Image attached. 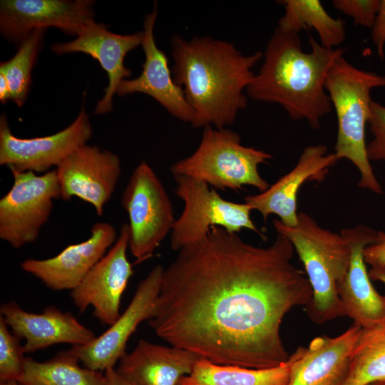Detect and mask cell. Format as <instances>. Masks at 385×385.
I'll list each match as a JSON object with an SVG mask.
<instances>
[{"label": "cell", "mask_w": 385, "mask_h": 385, "mask_svg": "<svg viewBox=\"0 0 385 385\" xmlns=\"http://www.w3.org/2000/svg\"><path fill=\"white\" fill-rule=\"evenodd\" d=\"M277 233L260 247L213 227L205 240L180 249L164 270L148 321L156 335L217 364L262 369L286 362L282 319L306 307L312 290L292 262L291 242Z\"/></svg>", "instance_id": "cell-1"}, {"label": "cell", "mask_w": 385, "mask_h": 385, "mask_svg": "<svg viewBox=\"0 0 385 385\" xmlns=\"http://www.w3.org/2000/svg\"><path fill=\"white\" fill-rule=\"evenodd\" d=\"M172 75L182 87L194 114L193 128H225L247 106V90L262 58L257 51L243 55L232 43L210 36L171 39Z\"/></svg>", "instance_id": "cell-2"}, {"label": "cell", "mask_w": 385, "mask_h": 385, "mask_svg": "<svg viewBox=\"0 0 385 385\" xmlns=\"http://www.w3.org/2000/svg\"><path fill=\"white\" fill-rule=\"evenodd\" d=\"M310 52L302 50L299 34L279 28L265 51L264 61L246 90L253 101L280 105L294 120H305L313 129L332 110L325 90L327 73L346 49L327 48L310 37Z\"/></svg>", "instance_id": "cell-3"}, {"label": "cell", "mask_w": 385, "mask_h": 385, "mask_svg": "<svg viewBox=\"0 0 385 385\" xmlns=\"http://www.w3.org/2000/svg\"><path fill=\"white\" fill-rule=\"evenodd\" d=\"M273 225L291 242L304 266L312 290V299L305 307L311 320L322 324L345 316L337 288L350 262L351 249L346 237L322 227L304 212L298 213L294 227L277 219Z\"/></svg>", "instance_id": "cell-4"}, {"label": "cell", "mask_w": 385, "mask_h": 385, "mask_svg": "<svg viewBox=\"0 0 385 385\" xmlns=\"http://www.w3.org/2000/svg\"><path fill=\"white\" fill-rule=\"evenodd\" d=\"M385 86V76L364 71L341 56L332 65L324 88L335 109L337 135L334 152L338 160H349L357 168L358 186L383 192L367 155L366 125L370 115L372 89Z\"/></svg>", "instance_id": "cell-5"}, {"label": "cell", "mask_w": 385, "mask_h": 385, "mask_svg": "<svg viewBox=\"0 0 385 385\" xmlns=\"http://www.w3.org/2000/svg\"><path fill=\"white\" fill-rule=\"evenodd\" d=\"M272 158L264 150L242 145L238 133L207 126L194 153L173 164L170 170L173 176H188L222 190L250 185L262 192L270 185L258 168Z\"/></svg>", "instance_id": "cell-6"}, {"label": "cell", "mask_w": 385, "mask_h": 385, "mask_svg": "<svg viewBox=\"0 0 385 385\" xmlns=\"http://www.w3.org/2000/svg\"><path fill=\"white\" fill-rule=\"evenodd\" d=\"M174 178L177 184L175 193L183 201L184 208L171 230L170 246L173 250L179 251L202 241L213 227L232 233L247 229L264 236L254 224L250 217L252 210L247 203L223 199L203 181L185 175Z\"/></svg>", "instance_id": "cell-7"}, {"label": "cell", "mask_w": 385, "mask_h": 385, "mask_svg": "<svg viewBox=\"0 0 385 385\" xmlns=\"http://www.w3.org/2000/svg\"><path fill=\"white\" fill-rule=\"evenodd\" d=\"M129 222L128 248L138 262L150 257L175 222L170 199L153 169L141 161L121 196Z\"/></svg>", "instance_id": "cell-8"}, {"label": "cell", "mask_w": 385, "mask_h": 385, "mask_svg": "<svg viewBox=\"0 0 385 385\" xmlns=\"http://www.w3.org/2000/svg\"><path fill=\"white\" fill-rule=\"evenodd\" d=\"M10 170L13 184L0 199V238L19 249L38 239L61 190L56 169L42 175Z\"/></svg>", "instance_id": "cell-9"}, {"label": "cell", "mask_w": 385, "mask_h": 385, "mask_svg": "<svg viewBox=\"0 0 385 385\" xmlns=\"http://www.w3.org/2000/svg\"><path fill=\"white\" fill-rule=\"evenodd\" d=\"M92 133L84 106L68 127L52 135L31 138L14 135L4 113L0 117V165L19 172L47 173L86 144Z\"/></svg>", "instance_id": "cell-10"}, {"label": "cell", "mask_w": 385, "mask_h": 385, "mask_svg": "<svg viewBox=\"0 0 385 385\" xmlns=\"http://www.w3.org/2000/svg\"><path fill=\"white\" fill-rule=\"evenodd\" d=\"M165 268L155 265L139 283L133 297L119 317L89 343L68 349L83 366L105 372L113 369L126 353L130 336L143 322L154 315Z\"/></svg>", "instance_id": "cell-11"}, {"label": "cell", "mask_w": 385, "mask_h": 385, "mask_svg": "<svg viewBox=\"0 0 385 385\" xmlns=\"http://www.w3.org/2000/svg\"><path fill=\"white\" fill-rule=\"evenodd\" d=\"M128 242V225L124 223L113 245L70 294L80 312L91 307L95 317L108 327L120 315L121 298L133 274L127 258Z\"/></svg>", "instance_id": "cell-12"}, {"label": "cell", "mask_w": 385, "mask_h": 385, "mask_svg": "<svg viewBox=\"0 0 385 385\" xmlns=\"http://www.w3.org/2000/svg\"><path fill=\"white\" fill-rule=\"evenodd\" d=\"M56 170L61 199L78 197L91 204L101 216L115 191L121 165L112 151L86 143L69 155Z\"/></svg>", "instance_id": "cell-13"}, {"label": "cell", "mask_w": 385, "mask_h": 385, "mask_svg": "<svg viewBox=\"0 0 385 385\" xmlns=\"http://www.w3.org/2000/svg\"><path fill=\"white\" fill-rule=\"evenodd\" d=\"M93 4L91 0H1L0 33L18 45L38 29L55 27L77 36L94 20Z\"/></svg>", "instance_id": "cell-14"}, {"label": "cell", "mask_w": 385, "mask_h": 385, "mask_svg": "<svg viewBox=\"0 0 385 385\" xmlns=\"http://www.w3.org/2000/svg\"><path fill=\"white\" fill-rule=\"evenodd\" d=\"M118 236L112 225L98 222L85 241L69 245L50 258L26 259L21 267L51 289L71 291L104 257Z\"/></svg>", "instance_id": "cell-15"}, {"label": "cell", "mask_w": 385, "mask_h": 385, "mask_svg": "<svg viewBox=\"0 0 385 385\" xmlns=\"http://www.w3.org/2000/svg\"><path fill=\"white\" fill-rule=\"evenodd\" d=\"M143 32L118 34L108 30V26L90 21L68 42L54 43L51 50L57 55L82 52L96 59L107 72L108 84L103 97L94 110L98 115L109 113L113 109V98L120 83L129 78L131 70L124 64L127 53L142 44Z\"/></svg>", "instance_id": "cell-16"}, {"label": "cell", "mask_w": 385, "mask_h": 385, "mask_svg": "<svg viewBox=\"0 0 385 385\" xmlns=\"http://www.w3.org/2000/svg\"><path fill=\"white\" fill-rule=\"evenodd\" d=\"M351 249L348 271L338 285V294L345 316L362 329L385 324V296L373 287L366 270L364 250L376 239L377 231L357 225L341 231Z\"/></svg>", "instance_id": "cell-17"}, {"label": "cell", "mask_w": 385, "mask_h": 385, "mask_svg": "<svg viewBox=\"0 0 385 385\" xmlns=\"http://www.w3.org/2000/svg\"><path fill=\"white\" fill-rule=\"evenodd\" d=\"M339 160L334 153H328L324 145L307 146L294 167L265 191L245 197L252 210L258 211L267 221L276 215L284 225L294 227L298 222L297 195L308 181H322L331 167Z\"/></svg>", "instance_id": "cell-18"}, {"label": "cell", "mask_w": 385, "mask_h": 385, "mask_svg": "<svg viewBox=\"0 0 385 385\" xmlns=\"http://www.w3.org/2000/svg\"><path fill=\"white\" fill-rule=\"evenodd\" d=\"M361 328L353 324L339 336L317 337L289 356L287 385H344Z\"/></svg>", "instance_id": "cell-19"}, {"label": "cell", "mask_w": 385, "mask_h": 385, "mask_svg": "<svg viewBox=\"0 0 385 385\" xmlns=\"http://www.w3.org/2000/svg\"><path fill=\"white\" fill-rule=\"evenodd\" d=\"M158 16L157 4L145 16L142 48L145 54L143 71L133 79L123 80L116 93L124 96L134 93L150 96L178 119L192 123L194 114L188 105L182 87L173 77L166 54L156 46L154 27Z\"/></svg>", "instance_id": "cell-20"}, {"label": "cell", "mask_w": 385, "mask_h": 385, "mask_svg": "<svg viewBox=\"0 0 385 385\" xmlns=\"http://www.w3.org/2000/svg\"><path fill=\"white\" fill-rule=\"evenodd\" d=\"M0 317L11 332L25 341V354L48 348L57 344L71 346L86 344L96 334L69 312H62L53 306L46 307L41 312L23 309L16 302L4 303Z\"/></svg>", "instance_id": "cell-21"}, {"label": "cell", "mask_w": 385, "mask_h": 385, "mask_svg": "<svg viewBox=\"0 0 385 385\" xmlns=\"http://www.w3.org/2000/svg\"><path fill=\"white\" fill-rule=\"evenodd\" d=\"M202 358L189 350L140 339L119 360L117 373L132 385H178Z\"/></svg>", "instance_id": "cell-22"}, {"label": "cell", "mask_w": 385, "mask_h": 385, "mask_svg": "<svg viewBox=\"0 0 385 385\" xmlns=\"http://www.w3.org/2000/svg\"><path fill=\"white\" fill-rule=\"evenodd\" d=\"M290 359L274 367L250 369L220 365L200 358L178 385H287Z\"/></svg>", "instance_id": "cell-23"}, {"label": "cell", "mask_w": 385, "mask_h": 385, "mask_svg": "<svg viewBox=\"0 0 385 385\" xmlns=\"http://www.w3.org/2000/svg\"><path fill=\"white\" fill-rule=\"evenodd\" d=\"M69 350L38 361L26 357L19 385H109L105 373L80 365Z\"/></svg>", "instance_id": "cell-24"}, {"label": "cell", "mask_w": 385, "mask_h": 385, "mask_svg": "<svg viewBox=\"0 0 385 385\" xmlns=\"http://www.w3.org/2000/svg\"><path fill=\"white\" fill-rule=\"evenodd\" d=\"M284 14L278 21L280 30L299 34L302 29H313L319 43L327 48H336L345 39L344 22L331 16L319 0H282L278 1Z\"/></svg>", "instance_id": "cell-25"}, {"label": "cell", "mask_w": 385, "mask_h": 385, "mask_svg": "<svg viewBox=\"0 0 385 385\" xmlns=\"http://www.w3.org/2000/svg\"><path fill=\"white\" fill-rule=\"evenodd\" d=\"M385 381V324L362 329L344 385Z\"/></svg>", "instance_id": "cell-26"}, {"label": "cell", "mask_w": 385, "mask_h": 385, "mask_svg": "<svg viewBox=\"0 0 385 385\" xmlns=\"http://www.w3.org/2000/svg\"><path fill=\"white\" fill-rule=\"evenodd\" d=\"M46 29L31 31L19 44L16 53L1 62L2 73L9 86L10 100L19 107L24 105L31 83V72L42 47Z\"/></svg>", "instance_id": "cell-27"}, {"label": "cell", "mask_w": 385, "mask_h": 385, "mask_svg": "<svg viewBox=\"0 0 385 385\" xmlns=\"http://www.w3.org/2000/svg\"><path fill=\"white\" fill-rule=\"evenodd\" d=\"M9 328L0 317V381H17L26 359L20 339Z\"/></svg>", "instance_id": "cell-28"}, {"label": "cell", "mask_w": 385, "mask_h": 385, "mask_svg": "<svg viewBox=\"0 0 385 385\" xmlns=\"http://www.w3.org/2000/svg\"><path fill=\"white\" fill-rule=\"evenodd\" d=\"M373 135L372 140L366 145L370 161L385 162V106L371 101L368 120Z\"/></svg>", "instance_id": "cell-29"}, {"label": "cell", "mask_w": 385, "mask_h": 385, "mask_svg": "<svg viewBox=\"0 0 385 385\" xmlns=\"http://www.w3.org/2000/svg\"><path fill=\"white\" fill-rule=\"evenodd\" d=\"M380 0H334V7L351 17L355 25L372 28Z\"/></svg>", "instance_id": "cell-30"}, {"label": "cell", "mask_w": 385, "mask_h": 385, "mask_svg": "<svg viewBox=\"0 0 385 385\" xmlns=\"http://www.w3.org/2000/svg\"><path fill=\"white\" fill-rule=\"evenodd\" d=\"M371 40L382 60L385 53V0H380L378 13L371 28Z\"/></svg>", "instance_id": "cell-31"}, {"label": "cell", "mask_w": 385, "mask_h": 385, "mask_svg": "<svg viewBox=\"0 0 385 385\" xmlns=\"http://www.w3.org/2000/svg\"><path fill=\"white\" fill-rule=\"evenodd\" d=\"M365 262L371 267L385 265V232L377 231L376 240L364 250Z\"/></svg>", "instance_id": "cell-32"}, {"label": "cell", "mask_w": 385, "mask_h": 385, "mask_svg": "<svg viewBox=\"0 0 385 385\" xmlns=\"http://www.w3.org/2000/svg\"><path fill=\"white\" fill-rule=\"evenodd\" d=\"M104 373L108 379L109 385H132L121 377L117 373L115 368L110 369L106 371Z\"/></svg>", "instance_id": "cell-33"}, {"label": "cell", "mask_w": 385, "mask_h": 385, "mask_svg": "<svg viewBox=\"0 0 385 385\" xmlns=\"http://www.w3.org/2000/svg\"><path fill=\"white\" fill-rule=\"evenodd\" d=\"M371 279L379 281L385 284V265L371 267L369 271Z\"/></svg>", "instance_id": "cell-34"}, {"label": "cell", "mask_w": 385, "mask_h": 385, "mask_svg": "<svg viewBox=\"0 0 385 385\" xmlns=\"http://www.w3.org/2000/svg\"><path fill=\"white\" fill-rule=\"evenodd\" d=\"M10 100V89L5 76L0 73V101L5 103Z\"/></svg>", "instance_id": "cell-35"}, {"label": "cell", "mask_w": 385, "mask_h": 385, "mask_svg": "<svg viewBox=\"0 0 385 385\" xmlns=\"http://www.w3.org/2000/svg\"><path fill=\"white\" fill-rule=\"evenodd\" d=\"M0 385H19L16 381H0Z\"/></svg>", "instance_id": "cell-36"}, {"label": "cell", "mask_w": 385, "mask_h": 385, "mask_svg": "<svg viewBox=\"0 0 385 385\" xmlns=\"http://www.w3.org/2000/svg\"><path fill=\"white\" fill-rule=\"evenodd\" d=\"M370 385H383V384L381 382H379V383H375Z\"/></svg>", "instance_id": "cell-37"}, {"label": "cell", "mask_w": 385, "mask_h": 385, "mask_svg": "<svg viewBox=\"0 0 385 385\" xmlns=\"http://www.w3.org/2000/svg\"><path fill=\"white\" fill-rule=\"evenodd\" d=\"M381 383L383 384V385H385V381H383V382H381Z\"/></svg>", "instance_id": "cell-38"}]
</instances>
